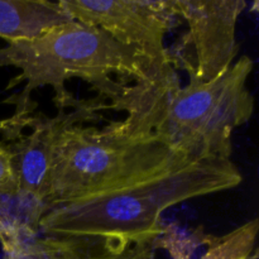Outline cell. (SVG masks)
<instances>
[{"mask_svg": "<svg viewBox=\"0 0 259 259\" xmlns=\"http://www.w3.org/2000/svg\"><path fill=\"white\" fill-rule=\"evenodd\" d=\"M104 110H109L108 103L96 96L89 100H76L70 111L58 110L53 116L42 111L30 113L24 121L25 129L29 132H23L8 142L14 154L18 196L42 204L47 194L53 148L60 134L70 125L99 120Z\"/></svg>", "mask_w": 259, "mask_h": 259, "instance_id": "52a82bcc", "label": "cell"}, {"mask_svg": "<svg viewBox=\"0 0 259 259\" xmlns=\"http://www.w3.org/2000/svg\"><path fill=\"white\" fill-rule=\"evenodd\" d=\"M253 61L240 56L232 67L210 82L189 80L180 85L174 65L153 77L124 86L108 109L128 115L116 123L133 136H154L192 159L228 161L232 137L254 111L248 88Z\"/></svg>", "mask_w": 259, "mask_h": 259, "instance_id": "6da1fadb", "label": "cell"}, {"mask_svg": "<svg viewBox=\"0 0 259 259\" xmlns=\"http://www.w3.org/2000/svg\"><path fill=\"white\" fill-rule=\"evenodd\" d=\"M14 116L0 119V196H18V184L14 169V154L4 136L12 129Z\"/></svg>", "mask_w": 259, "mask_h": 259, "instance_id": "30bf717a", "label": "cell"}, {"mask_svg": "<svg viewBox=\"0 0 259 259\" xmlns=\"http://www.w3.org/2000/svg\"><path fill=\"white\" fill-rule=\"evenodd\" d=\"M247 7L244 0H174L177 18L187 24L174 52H168L175 68L199 82L224 75L238 60L237 24Z\"/></svg>", "mask_w": 259, "mask_h": 259, "instance_id": "5b68a950", "label": "cell"}, {"mask_svg": "<svg viewBox=\"0 0 259 259\" xmlns=\"http://www.w3.org/2000/svg\"><path fill=\"white\" fill-rule=\"evenodd\" d=\"M0 242L17 248L29 259H154V243H125L90 235L42 234L29 225L0 232Z\"/></svg>", "mask_w": 259, "mask_h": 259, "instance_id": "ba28073f", "label": "cell"}, {"mask_svg": "<svg viewBox=\"0 0 259 259\" xmlns=\"http://www.w3.org/2000/svg\"><path fill=\"white\" fill-rule=\"evenodd\" d=\"M71 19L104 30L146 60L154 70L172 65L166 35L179 19L174 0H62Z\"/></svg>", "mask_w": 259, "mask_h": 259, "instance_id": "8992f818", "label": "cell"}, {"mask_svg": "<svg viewBox=\"0 0 259 259\" xmlns=\"http://www.w3.org/2000/svg\"><path fill=\"white\" fill-rule=\"evenodd\" d=\"M192 159L157 136H133L116 123L105 128L75 124L55 144L48 189L38 210L50 209L132 179Z\"/></svg>", "mask_w": 259, "mask_h": 259, "instance_id": "277c9868", "label": "cell"}, {"mask_svg": "<svg viewBox=\"0 0 259 259\" xmlns=\"http://www.w3.org/2000/svg\"><path fill=\"white\" fill-rule=\"evenodd\" d=\"M242 181L232 159H184L103 191L38 210L34 229L42 234L154 243L163 234L164 210L186 200L234 189Z\"/></svg>", "mask_w": 259, "mask_h": 259, "instance_id": "7a4b0ae2", "label": "cell"}, {"mask_svg": "<svg viewBox=\"0 0 259 259\" xmlns=\"http://www.w3.org/2000/svg\"><path fill=\"white\" fill-rule=\"evenodd\" d=\"M7 66L19 73L5 90L24 83L22 93L5 100L17 113L34 111L37 105L30 95L45 86L52 88L58 110L71 109L76 101L66 89V81L71 78L85 81L98 96L111 103L125 85L159 72L104 30L77 20L55 25L33 39L8 43L0 48V67Z\"/></svg>", "mask_w": 259, "mask_h": 259, "instance_id": "3957f363", "label": "cell"}, {"mask_svg": "<svg viewBox=\"0 0 259 259\" xmlns=\"http://www.w3.org/2000/svg\"><path fill=\"white\" fill-rule=\"evenodd\" d=\"M58 2L0 0V39L8 43L38 37L50 28L70 22Z\"/></svg>", "mask_w": 259, "mask_h": 259, "instance_id": "9c48e42d", "label": "cell"}]
</instances>
